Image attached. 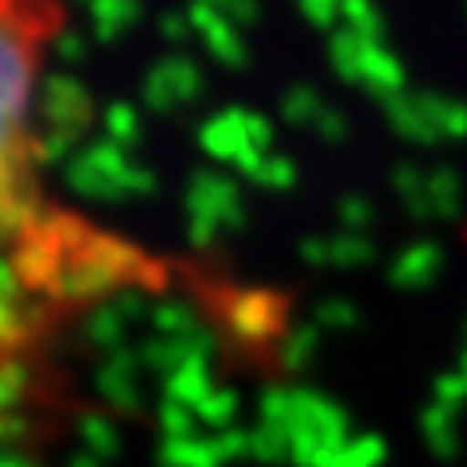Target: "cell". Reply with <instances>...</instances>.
I'll list each match as a JSON object with an SVG mask.
<instances>
[{"label":"cell","mask_w":467,"mask_h":467,"mask_svg":"<svg viewBox=\"0 0 467 467\" xmlns=\"http://www.w3.org/2000/svg\"><path fill=\"white\" fill-rule=\"evenodd\" d=\"M67 20V0H0V319L164 281L152 254L70 211L51 187L43 90Z\"/></svg>","instance_id":"6da1fadb"}]
</instances>
